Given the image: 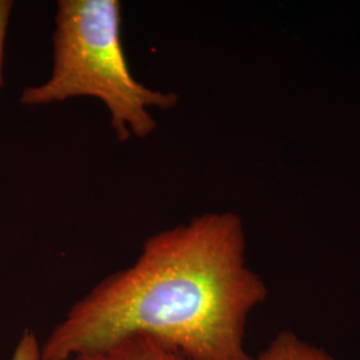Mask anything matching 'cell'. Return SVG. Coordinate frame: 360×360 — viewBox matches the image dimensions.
I'll return each mask as SVG.
<instances>
[{
	"instance_id": "4",
	"label": "cell",
	"mask_w": 360,
	"mask_h": 360,
	"mask_svg": "<svg viewBox=\"0 0 360 360\" xmlns=\"http://www.w3.org/2000/svg\"><path fill=\"white\" fill-rule=\"evenodd\" d=\"M254 360H340L291 331L276 335Z\"/></svg>"
},
{
	"instance_id": "3",
	"label": "cell",
	"mask_w": 360,
	"mask_h": 360,
	"mask_svg": "<svg viewBox=\"0 0 360 360\" xmlns=\"http://www.w3.org/2000/svg\"><path fill=\"white\" fill-rule=\"evenodd\" d=\"M74 360H188L179 351L147 336H129Z\"/></svg>"
},
{
	"instance_id": "5",
	"label": "cell",
	"mask_w": 360,
	"mask_h": 360,
	"mask_svg": "<svg viewBox=\"0 0 360 360\" xmlns=\"http://www.w3.org/2000/svg\"><path fill=\"white\" fill-rule=\"evenodd\" d=\"M11 360H43L41 359V343H39L35 333L26 328L16 346L13 348Z\"/></svg>"
},
{
	"instance_id": "6",
	"label": "cell",
	"mask_w": 360,
	"mask_h": 360,
	"mask_svg": "<svg viewBox=\"0 0 360 360\" xmlns=\"http://www.w3.org/2000/svg\"><path fill=\"white\" fill-rule=\"evenodd\" d=\"M13 8V1L10 0H0V87L3 84V62H4V41L7 27L10 20V13Z\"/></svg>"
},
{
	"instance_id": "2",
	"label": "cell",
	"mask_w": 360,
	"mask_h": 360,
	"mask_svg": "<svg viewBox=\"0 0 360 360\" xmlns=\"http://www.w3.org/2000/svg\"><path fill=\"white\" fill-rule=\"evenodd\" d=\"M120 31L117 0L58 1L51 75L25 89L20 102L44 105L79 96L96 98L105 104L120 142L150 136L156 129L150 110L172 108L179 98L151 90L132 77Z\"/></svg>"
},
{
	"instance_id": "1",
	"label": "cell",
	"mask_w": 360,
	"mask_h": 360,
	"mask_svg": "<svg viewBox=\"0 0 360 360\" xmlns=\"http://www.w3.org/2000/svg\"><path fill=\"white\" fill-rule=\"evenodd\" d=\"M245 252L243 219L231 211L155 233L134 264L72 304L41 343V359L74 360L139 335L188 360H254L245 327L269 290Z\"/></svg>"
}]
</instances>
